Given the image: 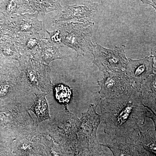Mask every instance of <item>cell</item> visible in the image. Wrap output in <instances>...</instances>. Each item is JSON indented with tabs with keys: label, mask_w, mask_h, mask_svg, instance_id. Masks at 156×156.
I'll list each match as a JSON object with an SVG mask.
<instances>
[{
	"label": "cell",
	"mask_w": 156,
	"mask_h": 156,
	"mask_svg": "<svg viewBox=\"0 0 156 156\" xmlns=\"http://www.w3.org/2000/svg\"><path fill=\"white\" fill-rule=\"evenodd\" d=\"M105 132L113 140L132 139L145 123L148 111L142 103L139 89L132 86L125 93L98 102Z\"/></svg>",
	"instance_id": "1"
},
{
	"label": "cell",
	"mask_w": 156,
	"mask_h": 156,
	"mask_svg": "<svg viewBox=\"0 0 156 156\" xmlns=\"http://www.w3.org/2000/svg\"><path fill=\"white\" fill-rule=\"evenodd\" d=\"M49 121L42 132L66 150L76 149L80 119L64 108Z\"/></svg>",
	"instance_id": "2"
},
{
	"label": "cell",
	"mask_w": 156,
	"mask_h": 156,
	"mask_svg": "<svg viewBox=\"0 0 156 156\" xmlns=\"http://www.w3.org/2000/svg\"><path fill=\"white\" fill-rule=\"evenodd\" d=\"M27 89L34 95L50 94L53 89L50 77V68L47 65L32 57L22 56L17 60Z\"/></svg>",
	"instance_id": "3"
},
{
	"label": "cell",
	"mask_w": 156,
	"mask_h": 156,
	"mask_svg": "<svg viewBox=\"0 0 156 156\" xmlns=\"http://www.w3.org/2000/svg\"><path fill=\"white\" fill-rule=\"evenodd\" d=\"M59 33L62 47L73 49L78 56L92 53L93 44L91 37L94 23H87L64 22L55 23Z\"/></svg>",
	"instance_id": "4"
},
{
	"label": "cell",
	"mask_w": 156,
	"mask_h": 156,
	"mask_svg": "<svg viewBox=\"0 0 156 156\" xmlns=\"http://www.w3.org/2000/svg\"><path fill=\"white\" fill-rule=\"evenodd\" d=\"M34 121L25 106L20 104L0 107V132L13 139L37 128Z\"/></svg>",
	"instance_id": "5"
},
{
	"label": "cell",
	"mask_w": 156,
	"mask_h": 156,
	"mask_svg": "<svg viewBox=\"0 0 156 156\" xmlns=\"http://www.w3.org/2000/svg\"><path fill=\"white\" fill-rule=\"evenodd\" d=\"M93 104L89 105L88 111L82 114L77 131L76 149H91L100 147L98 141L97 129L101 122L100 115L96 112V108Z\"/></svg>",
	"instance_id": "6"
},
{
	"label": "cell",
	"mask_w": 156,
	"mask_h": 156,
	"mask_svg": "<svg viewBox=\"0 0 156 156\" xmlns=\"http://www.w3.org/2000/svg\"><path fill=\"white\" fill-rule=\"evenodd\" d=\"M92 53L93 63L103 73L115 69L123 70L128 63L124 46L108 49L97 44H93Z\"/></svg>",
	"instance_id": "7"
},
{
	"label": "cell",
	"mask_w": 156,
	"mask_h": 156,
	"mask_svg": "<svg viewBox=\"0 0 156 156\" xmlns=\"http://www.w3.org/2000/svg\"><path fill=\"white\" fill-rule=\"evenodd\" d=\"M101 98H112L125 93L132 85L125 72L115 69L104 72L103 77L98 81Z\"/></svg>",
	"instance_id": "8"
},
{
	"label": "cell",
	"mask_w": 156,
	"mask_h": 156,
	"mask_svg": "<svg viewBox=\"0 0 156 156\" xmlns=\"http://www.w3.org/2000/svg\"><path fill=\"white\" fill-rule=\"evenodd\" d=\"M98 5L97 3L89 2L84 4L65 6L54 17L53 23L91 22L97 11Z\"/></svg>",
	"instance_id": "9"
},
{
	"label": "cell",
	"mask_w": 156,
	"mask_h": 156,
	"mask_svg": "<svg viewBox=\"0 0 156 156\" xmlns=\"http://www.w3.org/2000/svg\"><path fill=\"white\" fill-rule=\"evenodd\" d=\"M42 132L40 126L33 131L20 135L12 144V151L20 156L41 154L44 150L42 142Z\"/></svg>",
	"instance_id": "10"
},
{
	"label": "cell",
	"mask_w": 156,
	"mask_h": 156,
	"mask_svg": "<svg viewBox=\"0 0 156 156\" xmlns=\"http://www.w3.org/2000/svg\"><path fill=\"white\" fill-rule=\"evenodd\" d=\"M154 58L152 55L139 60L128 58L124 72L133 87L139 89L143 82L154 73Z\"/></svg>",
	"instance_id": "11"
},
{
	"label": "cell",
	"mask_w": 156,
	"mask_h": 156,
	"mask_svg": "<svg viewBox=\"0 0 156 156\" xmlns=\"http://www.w3.org/2000/svg\"><path fill=\"white\" fill-rule=\"evenodd\" d=\"M38 16L28 14L19 15L10 20L9 25L16 34L38 33L42 30L43 26Z\"/></svg>",
	"instance_id": "12"
},
{
	"label": "cell",
	"mask_w": 156,
	"mask_h": 156,
	"mask_svg": "<svg viewBox=\"0 0 156 156\" xmlns=\"http://www.w3.org/2000/svg\"><path fill=\"white\" fill-rule=\"evenodd\" d=\"M59 48L58 46L48 41L46 38L43 37L32 58L48 66L53 60L63 58Z\"/></svg>",
	"instance_id": "13"
},
{
	"label": "cell",
	"mask_w": 156,
	"mask_h": 156,
	"mask_svg": "<svg viewBox=\"0 0 156 156\" xmlns=\"http://www.w3.org/2000/svg\"><path fill=\"white\" fill-rule=\"evenodd\" d=\"M156 74L151 75L140 85L139 90L141 93L143 104L156 117Z\"/></svg>",
	"instance_id": "14"
},
{
	"label": "cell",
	"mask_w": 156,
	"mask_h": 156,
	"mask_svg": "<svg viewBox=\"0 0 156 156\" xmlns=\"http://www.w3.org/2000/svg\"><path fill=\"white\" fill-rule=\"evenodd\" d=\"M17 36L21 56L32 57L43 37L40 36L38 33H19Z\"/></svg>",
	"instance_id": "15"
},
{
	"label": "cell",
	"mask_w": 156,
	"mask_h": 156,
	"mask_svg": "<svg viewBox=\"0 0 156 156\" xmlns=\"http://www.w3.org/2000/svg\"><path fill=\"white\" fill-rule=\"evenodd\" d=\"M35 98L32 105L27 108L29 111L33 112L38 119V126L40 123L47 120H51L48 101L45 95L35 94Z\"/></svg>",
	"instance_id": "16"
},
{
	"label": "cell",
	"mask_w": 156,
	"mask_h": 156,
	"mask_svg": "<svg viewBox=\"0 0 156 156\" xmlns=\"http://www.w3.org/2000/svg\"><path fill=\"white\" fill-rule=\"evenodd\" d=\"M131 142L125 140V142H115L112 144L103 145L111 150L115 156H138L141 147L137 144L134 143L132 139Z\"/></svg>",
	"instance_id": "17"
},
{
	"label": "cell",
	"mask_w": 156,
	"mask_h": 156,
	"mask_svg": "<svg viewBox=\"0 0 156 156\" xmlns=\"http://www.w3.org/2000/svg\"><path fill=\"white\" fill-rule=\"evenodd\" d=\"M34 14L44 16L51 11L62 9L59 1H28Z\"/></svg>",
	"instance_id": "18"
},
{
	"label": "cell",
	"mask_w": 156,
	"mask_h": 156,
	"mask_svg": "<svg viewBox=\"0 0 156 156\" xmlns=\"http://www.w3.org/2000/svg\"><path fill=\"white\" fill-rule=\"evenodd\" d=\"M136 143L153 154H156V130L150 129L145 131H140Z\"/></svg>",
	"instance_id": "19"
},
{
	"label": "cell",
	"mask_w": 156,
	"mask_h": 156,
	"mask_svg": "<svg viewBox=\"0 0 156 156\" xmlns=\"http://www.w3.org/2000/svg\"><path fill=\"white\" fill-rule=\"evenodd\" d=\"M54 95L57 101L68 108L67 105L69 103L72 95V91L69 87L63 84H58L53 87Z\"/></svg>",
	"instance_id": "20"
},
{
	"label": "cell",
	"mask_w": 156,
	"mask_h": 156,
	"mask_svg": "<svg viewBox=\"0 0 156 156\" xmlns=\"http://www.w3.org/2000/svg\"><path fill=\"white\" fill-rule=\"evenodd\" d=\"M143 4H148L151 5L156 10V1H141Z\"/></svg>",
	"instance_id": "21"
}]
</instances>
